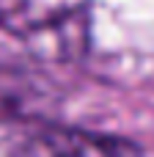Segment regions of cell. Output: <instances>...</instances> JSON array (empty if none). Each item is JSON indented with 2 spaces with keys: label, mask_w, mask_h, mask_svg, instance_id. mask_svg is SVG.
Here are the masks:
<instances>
[{
  "label": "cell",
  "mask_w": 154,
  "mask_h": 157,
  "mask_svg": "<svg viewBox=\"0 0 154 157\" xmlns=\"http://www.w3.org/2000/svg\"><path fill=\"white\" fill-rule=\"evenodd\" d=\"M0 30L47 58H72L88 41L91 0H0Z\"/></svg>",
  "instance_id": "cell-1"
},
{
  "label": "cell",
  "mask_w": 154,
  "mask_h": 157,
  "mask_svg": "<svg viewBox=\"0 0 154 157\" xmlns=\"http://www.w3.org/2000/svg\"><path fill=\"white\" fill-rule=\"evenodd\" d=\"M0 157H143V152L121 135L30 116H6L0 119Z\"/></svg>",
  "instance_id": "cell-2"
}]
</instances>
